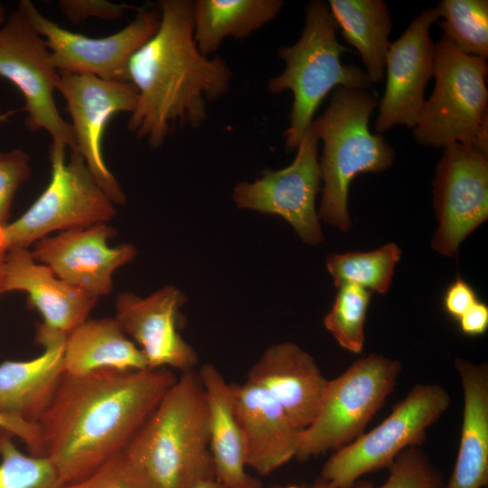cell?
I'll use <instances>...</instances> for the list:
<instances>
[{"mask_svg": "<svg viewBox=\"0 0 488 488\" xmlns=\"http://www.w3.org/2000/svg\"><path fill=\"white\" fill-rule=\"evenodd\" d=\"M14 437L0 429V488H62L50 459L23 454L15 446Z\"/></svg>", "mask_w": 488, "mask_h": 488, "instance_id": "cell-30", "label": "cell"}, {"mask_svg": "<svg viewBox=\"0 0 488 488\" xmlns=\"http://www.w3.org/2000/svg\"><path fill=\"white\" fill-rule=\"evenodd\" d=\"M450 404V395L442 386L415 385L380 425L334 451L320 477L339 488H352L367 474L388 468L404 449L426 441L427 429Z\"/></svg>", "mask_w": 488, "mask_h": 488, "instance_id": "cell-9", "label": "cell"}, {"mask_svg": "<svg viewBox=\"0 0 488 488\" xmlns=\"http://www.w3.org/2000/svg\"><path fill=\"white\" fill-rule=\"evenodd\" d=\"M281 0H198L193 2V38L204 56L215 52L229 36L242 39L272 21Z\"/></svg>", "mask_w": 488, "mask_h": 488, "instance_id": "cell-25", "label": "cell"}, {"mask_svg": "<svg viewBox=\"0 0 488 488\" xmlns=\"http://www.w3.org/2000/svg\"><path fill=\"white\" fill-rule=\"evenodd\" d=\"M185 295L167 286L146 297L120 293L116 301L115 320L138 346L149 369L193 371L199 363L194 349L179 332L180 309Z\"/></svg>", "mask_w": 488, "mask_h": 488, "instance_id": "cell-18", "label": "cell"}, {"mask_svg": "<svg viewBox=\"0 0 488 488\" xmlns=\"http://www.w3.org/2000/svg\"><path fill=\"white\" fill-rule=\"evenodd\" d=\"M44 39L60 72L93 75L106 80L128 81L127 67L134 53L157 31L159 9L145 6L120 31L105 37H89L61 27L44 16L29 0L18 4Z\"/></svg>", "mask_w": 488, "mask_h": 488, "instance_id": "cell-11", "label": "cell"}, {"mask_svg": "<svg viewBox=\"0 0 488 488\" xmlns=\"http://www.w3.org/2000/svg\"><path fill=\"white\" fill-rule=\"evenodd\" d=\"M337 23L328 4L311 1L305 6V27L299 40L281 47L278 56L285 61L284 71L268 83L271 93L290 90L293 105L290 124L285 132L286 148L292 151L312 126L314 115L323 99L337 87L368 89L364 70L343 65L341 56L348 48L338 42Z\"/></svg>", "mask_w": 488, "mask_h": 488, "instance_id": "cell-5", "label": "cell"}, {"mask_svg": "<svg viewBox=\"0 0 488 488\" xmlns=\"http://www.w3.org/2000/svg\"><path fill=\"white\" fill-rule=\"evenodd\" d=\"M124 453L155 488H192L214 477L207 404L195 370L177 377Z\"/></svg>", "mask_w": 488, "mask_h": 488, "instance_id": "cell-3", "label": "cell"}, {"mask_svg": "<svg viewBox=\"0 0 488 488\" xmlns=\"http://www.w3.org/2000/svg\"><path fill=\"white\" fill-rule=\"evenodd\" d=\"M337 288L324 325L342 348L360 353L364 346V325L371 292L353 284H343Z\"/></svg>", "mask_w": 488, "mask_h": 488, "instance_id": "cell-29", "label": "cell"}, {"mask_svg": "<svg viewBox=\"0 0 488 488\" xmlns=\"http://www.w3.org/2000/svg\"><path fill=\"white\" fill-rule=\"evenodd\" d=\"M386 481L375 485L359 479L352 488H442L444 474L418 446L404 449L388 467Z\"/></svg>", "mask_w": 488, "mask_h": 488, "instance_id": "cell-31", "label": "cell"}, {"mask_svg": "<svg viewBox=\"0 0 488 488\" xmlns=\"http://www.w3.org/2000/svg\"><path fill=\"white\" fill-rule=\"evenodd\" d=\"M14 290L26 292L29 305L42 316L36 341L43 348L65 343L68 335L88 320L98 301L36 262L24 248L10 249L5 253L3 293Z\"/></svg>", "mask_w": 488, "mask_h": 488, "instance_id": "cell-16", "label": "cell"}, {"mask_svg": "<svg viewBox=\"0 0 488 488\" xmlns=\"http://www.w3.org/2000/svg\"><path fill=\"white\" fill-rule=\"evenodd\" d=\"M115 234L106 223L68 230L39 239L31 254L59 278L99 298L111 292L114 272L136 255L130 243L109 247Z\"/></svg>", "mask_w": 488, "mask_h": 488, "instance_id": "cell-17", "label": "cell"}, {"mask_svg": "<svg viewBox=\"0 0 488 488\" xmlns=\"http://www.w3.org/2000/svg\"><path fill=\"white\" fill-rule=\"evenodd\" d=\"M64 344L25 361L0 363V415L38 424L63 376Z\"/></svg>", "mask_w": 488, "mask_h": 488, "instance_id": "cell-23", "label": "cell"}, {"mask_svg": "<svg viewBox=\"0 0 488 488\" xmlns=\"http://www.w3.org/2000/svg\"><path fill=\"white\" fill-rule=\"evenodd\" d=\"M401 369L398 360L371 353L329 380L315 418L301 431L296 458L306 461L334 452L363 434L393 391Z\"/></svg>", "mask_w": 488, "mask_h": 488, "instance_id": "cell-7", "label": "cell"}, {"mask_svg": "<svg viewBox=\"0 0 488 488\" xmlns=\"http://www.w3.org/2000/svg\"><path fill=\"white\" fill-rule=\"evenodd\" d=\"M457 321L463 333L469 336L482 335L488 327V306L478 300Z\"/></svg>", "mask_w": 488, "mask_h": 488, "instance_id": "cell-37", "label": "cell"}, {"mask_svg": "<svg viewBox=\"0 0 488 488\" xmlns=\"http://www.w3.org/2000/svg\"><path fill=\"white\" fill-rule=\"evenodd\" d=\"M57 90L63 96L71 118L75 151L110 200L115 204H124L125 192L105 163L102 141L108 123L115 115L131 114L135 109L137 99L135 86L93 75L60 72Z\"/></svg>", "mask_w": 488, "mask_h": 488, "instance_id": "cell-14", "label": "cell"}, {"mask_svg": "<svg viewBox=\"0 0 488 488\" xmlns=\"http://www.w3.org/2000/svg\"><path fill=\"white\" fill-rule=\"evenodd\" d=\"M248 468L266 476L296 458L301 430L263 389L245 380L230 383Z\"/></svg>", "mask_w": 488, "mask_h": 488, "instance_id": "cell-20", "label": "cell"}, {"mask_svg": "<svg viewBox=\"0 0 488 488\" xmlns=\"http://www.w3.org/2000/svg\"><path fill=\"white\" fill-rule=\"evenodd\" d=\"M267 488H339V487L333 485V483L320 477L318 480L311 483H294V484L276 483Z\"/></svg>", "mask_w": 488, "mask_h": 488, "instance_id": "cell-38", "label": "cell"}, {"mask_svg": "<svg viewBox=\"0 0 488 488\" xmlns=\"http://www.w3.org/2000/svg\"><path fill=\"white\" fill-rule=\"evenodd\" d=\"M176 379L169 369L63 374L38 422L43 455L62 485L124 452Z\"/></svg>", "mask_w": 488, "mask_h": 488, "instance_id": "cell-1", "label": "cell"}, {"mask_svg": "<svg viewBox=\"0 0 488 488\" xmlns=\"http://www.w3.org/2000/svg\"><path fill=\"white\" fill-rule=\"evenodd\" d=\"M58 6L68 21L73 23H81L91 17L117 20L126 10L134 8L127 4H116L107 0H61Z\"/></svg>", "mask_w": 488, "mask_h": 488, "instance_id": "cell-34", "label": "cell"}, {"mask_svg": "<svg viewBox=\"0 0 488 488\" xmlns=\"http://www.w3.org/2000/svg\"><path fill=\"white\" fill-rule=\"evenodd\" d=\"M14 110H2L0 108V125L5 123L13 114Z\"/></svg>", "mask_w": 488, "mask_h": 488, "instance_id": "cell-41", "label": "cell"}, {"mask_svg": "<svg viewBox=\"0 0 488 488\" xmlns=\"http://www.w3.org/2000/svg\"><path fill=\"white\" fill-rule=\"evenodd\" d=\"M438 19L436 7H428L390 42L385 59L386 88L375 122L377 133L396 125L415 127L426 86L433 77L435 43L429 31Z\"/></svg>", "mask_w": 488, "mask_h": 488, "instance_id": "cell-15", "label": "cell"}, {"mask_svg": "<svg viewBox=\"0 0 488 488\" xmlns=\"http://www.w3.org/2000/svg\"><path fill=\"white\" fill-rule=\"evenodd\" d=\"M487 61L443 37L435 44L436 84L413 128L416 141L436 148L470 144L488 154Z\"/></svg>", "mask_w": 488, "mask_h": 488, "instance_id": "cell-6", "label": "cell"}, {"mask_svg": "<svg viewBox=\"0 0 488 488\" xmlns=\"http://www.w3.org/2000/svg\"><path fill=\"white\" fill-rule=\"evenodd\" d=\"M344 40L359 52L370 84L380 82L390 44L391 17L382 0H329Z\"/></svg>", "mask_w": 488, "mask_h": 488, "instance_id": "cell-26", "label": "cell"}, {"mask_svg": "<svg viewBox=\"0 0 488 488\" xmlns=\"http://www.w3.org/2000/svg\"><path fill=\"white\" fill-rule=\"evenodd\" d=\"M247 380L266 390L302 431L315 418L329 380L311 354L294 343L284 342L262 353L249 369Z\"/></svg>", "mask_w": 488, "mask_h": 488, "instance_id": "cell-19", "label": "cell"}, {"mask_svg": "<svg viewBox=\"0 0 488 488\" xmlns=\"http://www.w3.org/2000/svg\"><path fill=\"white\" fill-rule=\"evenodd\" d=\"M197 373L207 404L214 478L227 488H263L260 480L248 472L245 442L230 383L211 363L202 364Z\"/></svg>", "mask_w": 488, "mask_h": 488, "instance_id": "cell-21", "label": "cell"}, {"mask_svg": "<svg viewBox=\"0 0 488 488\" xmlns=\"http://www.w3.org/2000/svg\"><path fill=\"white\" fill-rule=\"evenodd\" d=\"M443 38L462 52L488 57V1L443 0L436 6Z\"/></svg>", "mask_w": 488, "mask_h": 488, "instance_id": "cell-28", "label": "cell"}, {"mask_svg": "<svg viewBox=\"0 0 488 488\" xmlns=\"http://www.w3.org/2000/svg\"><path fill=\"white\" fill-rule=\"evenodd\" d=\"M377 96L364 89L337 87L325 110L312 122L323 142L319 160L324 182L319 220L342 231L351 229L349 187L359 174L380 173L394 163L395 150L381 134H372L369 120Z\"/></svg>", "mask_w": 488, "mask_h": 488, "instance_id": "cell-4", "label": "cell"}, {"mask_svg": "<svg viewBox=\"0 0 488 488\" xmlns=\"http://www.w3.org/2000/svg\"><path fill=\"white\" fill-rule=\"evenodd\" d=\"M0 76L21 92L24 123L31 132L43 130L52 138L51 146L76 150L71 125L54 99L60 71L44 39L18 7L0 26Z\"/></svg>", "mask_w": 488, "mask_h": 488, "instance_id": "cell-10", "label": "cell"}, {"mask_svg": "<svg viewBox=\"0 0 488 488\" xmlns=\"http://www.w3.org/2000/svg\"><path fill=\"white\" fill-rule=\"evenodd\" d=\"M31 174L29 156L21 148L0 152V228L6 220L14 197Z\"/></svg>", "mask_w": 488, "mask_h": 488, "instance_id": "cell-33", "label": "cell"}, {"mask_svg": "<svg viewBox=\"0 0 488 488\" xmlns=\"http://www.w3.org/2000/svg\"><path fill=\"white\" fill-rule=\"evenodd\" d=\"M3 229L0 228V295L3 293V269H4V262L6 253V249L4 244V239H3Z\"/></svg>", "mask_w": 488, "mask_h": 488, "instance_id": "cell-39", "label": "cell"}, {"mask_svg": "<svg viewBox=\"0 0 488 488\" xmlns=\"http://www.w3.org/2000/svg\"><path fill=\"white\" fill-rule=\"evenodd\" d=\"M318 141L311 126L301 138L290 165L264 170L255 182L237 184L232 195L239 208L283 218L304 243L312 246L324 239L315 209L322 181Z\"/></svg>", "mask_w": 488, "mask_h": 488, "instance_id": "cell-13", "label": "cell"}, {"mask_svg": "<svg viewBox=\"0 0 488 488\" xmlns=\"http://www.w3.org/2000/svg\"><path fill=\"white\" fill-rule=\"evenodd\" d=\"M433 196L438 225L432 249L454 258L465 239L488 218V154L466 143L445 146Z\"/></svg>", "mask_w": 488, "mask_h": 488, "instance_id": "cell-12", "label": "cell"}, {"mask_svg": "<svg viewBox=\"0 0 488 488\" xmlns=\"http://www.w3.org/2000/svg\"><path fill=\"white\" fill-rule=\"evenodd\" d=\"M0 429L11 433L23 442L33 455H43L40 428L38 424L24 422L0 415Z\"/></svg>", "mask_w": 488, "mask_h": 488, "instance_id": "cell-36", "label": "cell"}, {"mask_svg": "<svg viewBox=\"0 0 488 488\" xmlns=\"http://www.w3.org/2000/svg\"><path fill=\"white\" fill-rule=\"evenodd\" d=\"M62 488H155L124 452L108 460L87 477Z\"/></svg>", "mask_w": 488, "mask_h": 488, "instance_id": "cell-32", "label": "cell"}, {"mask_svg": "<svg viewBox=\"0 0 488 488\" xmlns=\"http://www.w3.org/2000/svg\"><path fill=\"white\" fill-rule=\"evenodd\" d=\"M193 2L163 0L155 33L132 56L127 79L137 93L128 130L157 148L177 127H199L206 102L230 89L232 73L225 61L209 58L193 38Z\"/></svg>", "mask_w": 488, "mask_h": 488, "instance_id": "cell-2", "label": "cell"}, {"mask_svg": "<svg viewBox=\"0 0 488 488\" xmlns=\"http://www.w3.org/2000/svg\"><path fill=\"white\" fill-rule=\"evenodd\" d=\"M192 488H227L214 477L206 478L196 483Z\"/></svg>", "mask_w": 488, "mask_h": 488, "instance_id": "cell-40", "label": "cell"}, {"mask_svg": "<svg viewBox=\"0 0 488 488\" xmlns=\"http://www.w3.org/2000/svg\"><path fill=\"white\" fill-rule=\"evenodd\" d=\"M477 301L474 288L461 277L448 286L443 298L446 312L456 320Z\"/></svg>", "mask_w": 488, "mask_h": 488, "instance_id": "cell-35", "label": "cell"}, {"mask_svg": "<svg viewBox=\"0 0 488 488\" xmlns=\"http://www.w3.org/2000/svg\"><path fill=\"white\" fill-rule=\"evenodd\" d=\"M66 149L50 147L51 180L36 201L16 221L3 229L6 250L27 249L55 230L106 223L116 215L114 202L98 184L85 161Z\"/></svg>", "mask_w": 488, "mask_h": 488, "instance_id": "cell-8", "label": "cell"}, {"mask_svg": "<svg viewBox=\"0 0 488 488\" xmlns=\"http://www.w3.org/2000/svg\"><path fill=\"white\" fill-rule=\"evenodd\" d=\"M401 249L395 243L367 251L333 253L326 258V268L336 287L343 284L357 285L370 292L385 294L392 281Z\"/></svg>", "mask_w": 488, "mask_h": 488, "instance_id": "cell-27", "label": "cell"}, {"mask_svg": "<svg viewBox=\"0 0 488 488\" xmlns=\"http://www.w3.org/2000/svg\"><path fill=\"white\" fill-rule=\"evenodd\" d=\"M6 19L5 8L0 4V26L5 23Z\"/></svg>", "mask_w": 488, "mask_h": 488, "instance_id": "cell-42", "label": "cell"}, {"mask_svg": "<svg viewBox=\"0 0 488 488\" xmlns=\"http://www.w3.org/2000/svg\"><path fill=\"white\" fill-rule=\"evenodd\" d=\"M149 369L143 352L115 318L86 320L67 337L63 373L82 375L101 370Z\"/></svg>", "mask_w": 488, "mask_h": 488, "instance_id": "cell-24", "label": "cell"}, {"mask_svg": "<svg viewBox=\"0 0 488 488\" xmlns=\"http://www.w3.org/2000/svg\"><path fill=\"white\" fill-rule=\"evenodd\" d=\"M464 406L459 449L446 488L488 485V367L456 359Z\"/></svg>", "mask_w": 488, "mask_h": 488, "instance_id": "cell-22", "label": "cell"}]
</instances>
